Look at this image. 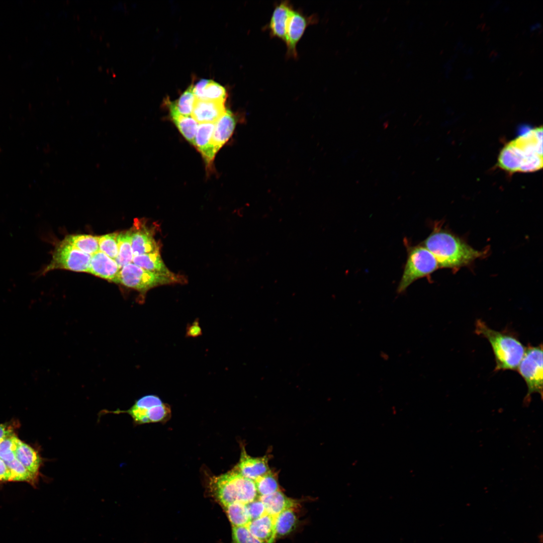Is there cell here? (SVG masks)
Returning <instances> with one entry per match:
<instances>
[{
	"instance_id": "5bb4252c",
	"label": "cell",
	"mask_w": 543,
	"mask_h": 543,
	"mask_svg": "<svg viewBox=\"0 0 543 543\" xmlns=\"http://www.w3.org/2000/svg\"><path fill=\"white\" fill-rule=\"evenodd\" d=\"M225 103L196 99L192 116L199 123H215L224 114Z\"/></svg>"
},
{
	"instance_id": "6da1fadb",
	"label": "cell",
	"mask_w": 543,
	"mask_h": 543,
	"mask_svg": "<svg viewBox=\"0 0 543 543\" xmlns=\"http://www.w3.org/2000/svg\"><path fill=\"white\" fill-rule=\"evenodd\" d=\"M542 127L531 128L501 149L498 166L510 173L534 172L542 168Z\"/></svg>"
},
{
	"instance_id": "7a4b0ae2",
	"label": "cell",
	"mask_w": 543,
	"mask_h": 543,
	"mask_svg": "<svg viewBox=\"0 0 543 543\" xmlns=\"http://www.w3.org/2000/svg\"><path fill=\"white\" fill-rule=\"evenodd\" d=\"M422 244L434 255L441 267L458 268L484 254L438 225L434 227Z\"/></svg>"
},
{
	"instance_id": "e575fe53",
	"label": "cell",
	"mask_w": 543,
	"mask_h": 543,
	"mask_svg": "<svg viewBox=\"0 0 543 543\" xmlns=\"http://www.w3.org/2000/svg\"><path fill=\"white\" fill-rule=\"evenodd\" d=\"M209 81V79H202L193 85V93L196 99L202 100L204 88Z\"/></svg>"
},
{
	"instance_id": "44dd1931",
	"label": "cell",
	"mask_w": 543,
	"mask_h": 543,
	"mask_svg": "<svg viewBox=\"0 0 543 543\" xmlns=\"http://www.w3.org/2000/svg\"><path fill=\"white\" fill-rule=\"evenodd\" d=\"M133 262L138 266L150 272L167 276L176 275L171 272L165 265L160 256V252L134 256Z\"/></svg>"
},
{
	"instance_id": "74e56055",
	"label": "cell",
	"mask_w": 543,
	"mask_h": 543,
	"mask_svg": "<svg viewBox=\"0 0 543 543\" xmlns=\"http://www.w3.org/2000/svg\"><path fill=\"white\" fill-rule=\"evenodd\" d=\"M202 334V329L199 325V321L196 320L191 324H190L187 328V336L190 337H196Z\"/></svg>"
},
{
	"instance_id": "3957f363",
	"label": "cell",
	"mask_w": 543,
	"mask_h": 543,
	"mask_svg": "<svg viewBox=\"0 0 543 543\" xmlns=\"http://www.w3.org/2000/svg\"><path fill=\"white\" fill-rule=\"evenodd\" d=\"M475 333L490 343L496 363L495 371H517L526 347L514 334L494 330L480 319L476 321Z\"/></svg>"
},
{
	"instance_id": "d4e9b609",
	"label": "cell",
	"mask_w": 543,
	"mask_h": 543,
	"mask_svg": "<svg viewBox=\"0 0 543 543\" xmlns=\"http://www.w3.org/2000/svg\"><path fill=\"white\" fill-rule=\"evenodd\" d=\"M118 254L115 259L120 269L131 263L133 254L131 246L130 230L118 234Z\"/></svg>"
},
{
	"instance_id": "d6a6232c",
	"label": "cell",
	"mask_w": 543,
	"mask_h": 543,
	"mask_svg": "<svg viewBox=\"0 0 543 543\" xmlns=\"http://www.w3.org/2000/svg\"><path fill=\"white\" fill-rule=\"evenodd\" d=\"M232 537L234 543H265L252 535L246 526L233 527Z\"/></svg>"
},
{
	"instance_id": "f546056e",
	"label": "cell",
	"mask_w": 543,
	"mask_h": 543,
	"mask_svg": "<svg viewBox=\"0 0 543 543\" xmlns=\"http://www.w3.org/2000/svg\"><path fill=\"white\" fill-rule=\"evenodd\" d=\"M118 233H113L99 237L100 251L113 259L116 258L118 254Z\"/></svg>"
},
{
	"instance_id": "8992f818",
	"label": "cell",
	"mask_w": 543,
	"mask_h": 543,
	"mask_svg": "<svg viewBox=\"0 0 543 543\" xmlns=\"http://www.w3.org/2000/svg\"><path fill=\"white\" fill-rule=\"evenodd\" d=\"M406 242L407 257L397 292L403 293L416 280L429 276L439 267L434 255L422 244L410 246Z\"/></svg>"
},
{
	"instance_id": "7c38bea8",
	"label": "cell",
	"mask_w": 543,
	"mask_h": 543,
	"mask_svg": "<svg viewBox=\"0 0 543 543\" xmlns=\"http://www.w3.org/2000/svg\"><path fill=\"white\" fill-rule=\"evenodd\" d=\"M241 446L240 459L233 469L244 477L253 481L270 470L267 456L252 457L247 453L244 445Z\"/></svg>"
},
{
	"instance_id": "ac0fdd59",
	"label": "cell",
	"mask_w": 543,
	"mask_h": 543,
	"mask_svg": "<svg viewBox=\"0 0 543 543\" xmlns=\"http://www.w3.org/2000/svg\"><path fill=\"white\" fill-rule=\"evenodd\" d=\"M258 498L263 503L266 513L274 517L286 509H296L299 505L298 500L288 497L281 490Z\"/></svg>"
},
{
	"instance_id": "836d02e7",
	"label": "cell",
	"mask_w": 543,
	"mask_h": 543,
	"mask_svg": "<svg viewBox=\"0 0 543 543\" xmlns=\"http://www.w3.org/2000/svg\"><path fill=\"white\" fill-rule=\"evenodd\" d=\"M250 519H257L266 513L264 505L258 497L246 504Z\"/></svg>"
},
{
	"instance_id": "4316f807",
	"label": "cell",
	"mask_w": 543,
	"mask_h": 543,
	"mask_svg": "<svg viewBox=\"0 0 543 543\" xmlns=\"http://www.w3.org/2000/svg\"><path fill=\"white\" fill-rule=\"evenodd\" d=\"M254 482L258 497L280 490L277 476L270 470L258 477Z\"/></svg>"
},
{
	"instance_id": "d590c367",
	"label": "cell",
	"mask_w": 543,
	"mask_h": 543,
	"mask_svg": "<svg viewBox=\"0 0 543 543\" xmlns=\"http://www.w3.org/2000/svg\"><path fill=\"white\" fill-rule=\"evenodd\" d=\"M0 481H13L12 474L5 463V462L0 458Z\"/></svg>"
},
{
	"instance_id": "30bf717a",
	"label": "cell",
	"mask_w": 543,
	"mask_h": 543,
	"mask_svg": "<svg viewBox=\"0 0 543 543\" xmlns=\"http://www.w3.org/2000/svg\"><path fill=\"white\" fill-rule=\"evenodd\" d=\"M317 17L304 15L298 10L292 9L287 23L285 43L287 47L286 56L297 58V45L303 36L307 27L317 21Z\"/></svg>"
},
{
	"instance_id": "9a60e30c",
	"label": "cell",
	"mask_w": 543,
	"mask_h": 543,
	"mask_svg": "<svg viewBox=\"0 0 543 543\" xmlns=\"http://www.w3.org/2000/svg\"><path fill=\"white\" fill-rule=\"evenodd\" d=\"M236 124V117L228 110L215 123L211 143L216 153L231 137Z\"/></svg>"
},
{
	"instance_id": "e0dca14e",
	"label": "cell",
	"mask_w": 543,
	"mask_h": 543,
	"mask_svg": "<svg viewBox=\"0 0 543 543\" xmlns=\"http://www.w3.org/2000/svg\"><path fill=\"white\" fill-rule=\"evenodd\" d=\"M120 270L115 259L102 251L99 250L92 255L89 273L113 282Z\"/></svg>"
},
{
	"instance_id": "4fadbf2b",
	"label": "cell",
	"mask_w": 543,
	"mask_h": 543,
	"mask_svg": "<svg viewBox=\"0 0 543 543\" xmlns=\"http://www.w3.org/2000/svg\"><path fill=\"white\" fill-rule=\"evenodd\" d=\"M293 9L288 1H282L276 6L266 27L270 36L285 41L287 23Z\"/></svg>"
},
{
	"instance_id": "cb8c5ba5",
	"label": "cell",
	"mask_w": 543,
	"mask_h": 543,
	"mask_svg": "<svg viewBox=\"0 0 543 543\" xmlns=\"http://www.w3.org/2000/svg\"><path fill=\"white\" fill-rule=\"evenodd\" d=\"M63 240L90 255L100 250L99 237L97 236L87 234L70 235Z\"/></svg>"
},
{
	"instance_id": "603a6c76",
	"label": "cell",
	"mask_w": 543,
	"mask_h": 543,
	"mask_svg": "<svg viewBox=\"0 0 543 543\" xmlns=\"http://www.w3.org/2000/svg\"><path fill=\"white\" fill-rule=\"evenodd\" d=\"M169 110L172 120L180 133L188 141L194 145L199 123L192 116L182 115L173 110Z\"/></svg>"
},
{
	"instance_id": "8d00e7d4",
	"label": "cell",
	"mask_w": 543,
	"mask_h": 543,
	"mask_svg": "<svg viewBox=\"0 0 543 543\" xmlns=\"http://www.w3.org/2000/svg\"><path fill=\"white\" fill-rule=\"evenodd\" d=\"M14 426L12 423L0 424V441L15 434Z\"/></svg>"
},
{
	"instance_id": "9c48e42d",
	"label": "cell",
	"mask_w": 543,
	"mask_h": 543,
	"mask_svg": "<svg viewBox=\"0 0 543 543\" xmlns=\"http://www.w3.org/2000/svg\"><path fill=\"white\" fill-rule=\"evenodd\" d=\"M524 379L527 392L523 402L526 405L533 393H538L542 398V345H528L517 369Z\"/></svg>"
},
{
	"instance_id": "ba28073f",
	"label": "cell",
	"mask_w": 543,
	"mask_h": 543,
	"mask_svg": "<svg viewBox=\"0 0 543 543\" xmlns=\"http://www.w3.org/2000/svg\"><path fill=\"white\" fill-rule=\"evenodd\" d=\"M91 257L92 255L62 240L56 244L49 263L34 275L39 277L56 269L89 273Z\"/></svg>"
},
{
	"instance_id": "4dcf8cb0",
	"label": "cell",
	"mask_w": 543,
	"mask_h": 543,
	"mask_svg": "<svg viewBox=\"0 0 543 543\" xmlns=\"http://www.w3.org/2000/svg\"><path fill=\"white\" fill-rule=\"evenodd\" d=\"M226 97L225 88L216 82L209 80L204 88L201 100L225 103Z\"/></svg>"
},
{
	"instance_id": "5b68a950",
	"label": "cell",
	"mask_w": 543,
	"mask_h": 543,
	"mask_svg": "<svg viewBox=\"0 0 543 543\" xmlns=\"http://www.w3.org/2000/svg\"><path fill=\"white\" fill-rule=\"evenodd\" d=\"M186 278L176 274L167 276L145 270L133 263H130L120 269L113 282L120 284L139 291L142 294L158 286L172 284H185Z\"/></svg>"
},
{
	"instance_id": "52a82bcc",
	"label": "cell",
	"mask_w": 543,
	"mask_h": 543,
	"mask_svg": "<svg viewBox=\"0 0 543 543\" xmlns=\"http://www.w3.org/2000/svg\"><path fill=\"white\" fill-rule=\"evenodd\" d=\"M107 413H127L131 417L134 424L140 425L164 421L169 418L171 410L169 406L164 403L157 396L147 395L137 400L127 410L101 412V415Z\"/></svg>"
},
{
	"instance_id": "277c9868",
	"label": "cell",
	"mask_w": 543,
	"mask_h": 543,
	"mask_svg": "<svg viewBox=\"0 0 543 543\" xmlns=\"http://www.w3.org/2000/svg\"><path fill=\"white\" fill-rule=\"evenodd\" d=\"M208 484L211 494L224 507L235 503L246 504L258 497L254 481L233 469L212 476Z\"/></svg>"
},
{
	"instance_id": "8fae6325",
	"label": "cell",
	"mask_w": 543,
	"mask_h": 543,
	"mask_svg": "<svg viewBox=\"0 0 543 543\" xmlns=\"http://www.w3.org/2000/svg\"><path fill=\"white\" fill-rule=\"evenodd\" d=\"M131 231V241L134 256L160 252V245L154 238V229L137 221Z\"/></svg>"
},
{
	"instance_id": "83f0119b",
	"label": "cell",
	"mask_w": 543,
	"mask_h": 543,
	"mask_svg": "<svg viewBox=\"0 0 543 543\" xmlns=\"http://www.w3.org/2000/svg\"><path fill=\"white\" fill-rule=\"evenodd\" d=\"M225 508L233 527L246 526L251 520L246 504L235 503Z\"/></svg>"
},
{
	"instance_id": "2e32d148",
	"label": "cell",
	"mask_w": 543,
	"mask_h": 543,
	"mask_svg": "<svg viewBox=\"0 0 543 543\" xmlns=\"http://www.w3.org/2000/svg\"><path fill=\"white\" fill-rule=\"evenodd\" d=\"M215 123L199 124L195 138L194 146L201 153L206 165H212L216 152L211 143Z\"/></svg>"
},
{
	"instance_id": "1f68e13d",
	"label": "cell",
	"mask_w": 543,
	"mask_h": 543,
	"mask_svg": "<svg viewBox=\"0 0 543 543\" xmlns=\"http://www.w3.org/2000/svg\"><path fill=\"white\" fill-rule=\"evenodd\" d=\"M19 440L15 434L0 441V458L5 462H11L16 458L14 451Z\"/></svg>"
},
{
	"instance_id": "ffe728a7",
	"label": "cell",
	"mask_w": 543,
	"mask_h": 543,
	"mask_svg": "<svg viewBox=\"0 0 543 543\" xmlns=\"http://www.w3.org/2000/svg\"><path fill=\"white\" fill-rule=\"evenodd\" d=\"M275 518L266 513L257 519L250 520L246 526L257 538L265 543H273Z\"/></svg>"
},
{
	"instance_id": "f1b7e54d",
	"label": "cell",
	"mask_w": 543,
	"mask_h": 543,
	"mask_svg": "<svg viewBox=\"0 0 543 543\" xmlns=\"http://www.w3.org/2000/svg\"><path fill=\"white\" fill-rule=\"evenodd\" d=\"M13 475V481H24L35 486L38 477L29 471L17 459L5 462Z\"/></svg>"
},
{
	"instance_id": "484cf974",
	"label": "cell",
	"mask_w": 543,
	"mask_h": 543,
	"mask_svg": "<svg viewBox=\"0 0 543 543\" xmlns=\"http://www.w3.org/2000/svg\"><path fill=\"white\" fill-rule=\"evenodd\" d=\"M196 99L193 93V85L192 84L174 102L167 101L169 109H172L178 114L184 116H192L194 104Z\"/></svg>"
},
{
	"instance_id": "7402d4cb",
	"label": "cell",
	"mask_w": 543,
	"mask_h": 543,
	"mask_svg": "<svg viewBox=\"0 0 543 543\" xmlns=\"http://www.w3.org/2000/svg\"><path fill=\"white\" fill-rule=\"evenodd\" d=\"M298 515L295 508L286 509L275 518L273 543L275 539L291 533L298 524Z\"/></svg>"
},
{
	"instance_id": "d6986e66",
	"label": "cell",
	"mask_w": 543,
	"mask_h": 543,
	"mask_svg": "<svg viewBox=\"0 0 543 543\" xmlns=\"http://www.w3.org/2000/svg\"><path fill=\"white\" fill-rule=\"evenodd\" d=\"M14 454L16 459L29 471L38 477L42 460L33 448L20 439Z\"/></svg>"
}]
</instances>
